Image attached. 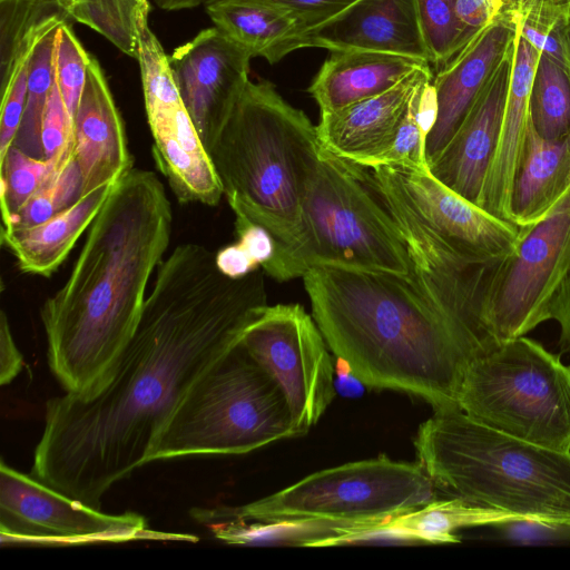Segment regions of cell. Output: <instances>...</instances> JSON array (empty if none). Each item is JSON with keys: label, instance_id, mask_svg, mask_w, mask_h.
I'll return each instance as SVG.
<instances>
[{"label": "cell", "instance_id": "cell-19", "mask_svg": "<svg viewBox=\"0 0 570 570\" xmlns=\"http://www.w3.org/2000/svg\"><path fill=\"white\" fill-rule=\"evenodd\" d=\"M433 77L426 66L381 95L321 112L316 130L322 149L366 168L390 145L414 92Z\"/></svg>", "mask_w": 570, "mask_h": 570}, {"label": "cell", "instance_id": "cell-46", "mask_svg": "<svg viewBox=\"0 0 570 570\" xmlns=\"http://www.w3.org/2000/svg\"><path fill=\"white\" fill-rule=\"evenodd\" d=\"M335 389L336 392L346 396L355 397L362 394L363 387L362 382L351 372L350 367L345 362L340 358L335 360Z\"/></svg>", "mask_w": 570, "mask_h": 570}, {"label": "cell", "instance_id": "cell-32", "mask_svg": "<svg viewBox=\"0 0 570 570\" xmlns=\"http://www.w3.org/2000/svg\"><path fill=\"white\" fill-rule=\"evenodd\" d=\"M55 17L73 23L59 0H0V80L8 75L22 40Z\"/></svg>", "mask_w": 570, "mask_h": 570}, {"label": "cell", "instance_id": "cell-36", "mask_svg": "<svg viewBox=\"0 0 570 570\" xmlns=\"http://www.w3.org/2000/svg\"><path fill=\"white\" fill-rule=\"evenodd\" d=\"M423 85L412 96L390 145L368 164L367 169L390 167L402 170H430L425 157L426 138L416 118L417 99Z\"/></svg>", "mask_w": 570, "mask_h": 570}, {"label": "cell", "instance_id": "cell-39", "mask_svg": "<svg viewBox=\"0 0 570 570\" xmlns=\"http://www.w3.org/2000/svg\"><path fill=\"white\" fill-rule=\"evenodd\" d=\"M275 8L296 20L303 32L328 21L357 0H244Z\"/></svg>", "mask_w": 570, "mask_h": 570}, {"label": "cell", "instance_id": "cell-13", "mask_svg": "<svg viewBox=\"0 0 570 570\" xmlns=\"http://www.w3.org/2000/svg\"><path fill=\"white\" fill-rule=\"evenodd\" d=\"M361 168L362 176L380 196L402 205L445 248L476 262H493L512 254L519 227L501 220L440 183L430 170L390 167Z\"/></svg>", "mask_w": 570, "mask_h": 570}, {"label": "cell", "instance_id": "cell-34", "mask_svg": "<svg viewBox=\"0 0 570 570\" xmlns=\"http://www.w3.org/2000/svg\"><path fill=\"white\" fill-rule=\"evenodd\" d=\"M81 174L75 158L52 176L2 229L38 225L70 206L81 196Z\"/></svg>", "mask_w": 570, "mask_h": 570}, {"label": "cell", "instance_id": "cell-15", "mask_svg": "<svg viewBox=\"0 0 570 570\" xmlns=\"http://www.w3.org/2000/svg\"><path fill=\"white\" fill-rule=\"evenodd\" d=\"M514 51L515 42L489 78L456 134L429 167L440 183L478 206L500 142Z\"/></svg>", "mask_w": 570, "mask_h": 570}, {"label": "cell", "instance_id": "cell-12", "mask_svg": "<svg viewBox=\"0 0 570 570\" xmlns=\"http://www.w3.org/2000/svg\"><path fill=\"white\" fill-rule=\"evenodd\" d=\"M240 343L282 387L297 435H305L336 394L335 365L314 318L299 304L267 305Z\"/></svg>", "mask_w": 570, "mask_h": 570}, {"label": "cell", "instance_id": "cell-35", "mask_svg": "<svg viewBox=\"0 0 570 570\" xmlns=\"http://www.w3.org/2000/svg\"><path fill=\"white\" fill-rule=\"evenodd\" d=\"M72 23H62L56 38L55 80L67 111L75 120L91 56L76 37Z\"/></svg>", "mask_w": 570, "mask_h": 570}, {"label": "cell", "instance_id": "cell-9", "mask_svg": "<svg viewBox=\"0 0 570 570\" xmlns=\"http://www.w3.org/2000/svg\"><path fill=\"white\" fill-rule=\"evenodd\" d=\"M458 405L491 429L570 452V366L525 335L468 362Z\"/></svg>", "mask_w": 570, "mask_h": 570}, {"label": "cell", "instance_id": "cell-7", "mask_svg": "<svg viewBox=\"0 0 570 570\" xmlns=\"http://www.w3.org/2000/svg\"><path fill=\"white\" fill-rule=\"evenodd\" d=\"M297 436L282 387L239 341L176 405L155 438L147 463L244 454Z\"/></svg>", "mask_w": 570, "mask_h": 570}, {"label": "cell", "instance_id": "cell-29", "mask_svg": "<svg viewBox=\"0 0 570 570\" xmlns=\"http://www.w3.org/2000/svg\"><path fill=\"white\" fill-rule=\"evenodd\" d=\"M73 22L107 38L125 55L137 58L135 19L146 0H59Z\"/></svg>", "mask_w": 570, "mask_h": 570}, {"label": "cell", "instance_id": "cell-4", "mask_svg": "<svg viewBox=\"0 0 570 570\" xmlns=\"http://www.w3.org/2000/svg\"><path fill=\"white\" fill-rule=\"evenodd\" d=\"M322 151L316 126L301 109L272 82L249 80L209 157L235 217L264 227L281 248L297 238Z\"/></svg>", "mask_w": 570, "mask_h": 570}, {"label": "cell", "instance_id": "cell-21", "mask_svg": "<svg viewBox=\"0 0 570 570\" xmlns=\"http://www.w3.org/2000/svg\"><path fill=\"white\" fill-rule=\"evenodd\" d=\"M540 53L517 27L514 61L500 142L479 203L485 212L510 224L511 187L530 120V92Z\"/></svg>", "mask_w": 570, "mask_h": 570}, {"label": "cell", "instance_id": "cell-47", "mask_svg": "<svg viewBox=\"0 0 570 570\" xmlns=\"http://www.w3.org/2000/svg\"><path fill=\"white\" fill-rule=\"evenodd\" d=\"M207 0H155L156 4L166 11L191 9L205 3Z\"/></svg>", "mask_w": 570, "mask_h": 570}, {"label": "cell", "instance_id": "cell-26", "mask_svg": "<svg viewBox=\"0 0 570 570\" xmlns=\"http://www.w3.org/2000/svg\"><path fill=\"white\" fill-rule=\"evenodd\" d=\"M504 9L535 49L570 68L569 0H505Z\"/></svg>", "mask_w": 570, "mask_h": 570}, {"label": "cell", "instance_id": "cell-41", "mask_svg": "<svg viewBox=\"0 0 570 570\" xmlns=\"http://www.w3.org/2000/svg\"><path fill=\"white\" fill-rule=\"evenodd\" d=\"M504 6L505 0H455V13L464 31L473 37L495 20Z\"/></svg>", "mask_w": 570, "mask_h": 570}, {"label": "cell", "instance_id": "cell-33", "mask_svg": "<svg viewBox=\"0 0 570 570\" xmlns=\"http://www.w3.org/2000/svg\"><path fill=\"white\" fill-rule=\"evenodd\" d=\"M429 52L436 72L448 65L469 42L470 37L455 13V0H414Z\"/></svg>", "mask_w": 570, "mask_h": 570}, {"label": "cell", "instance_id": "cell-1", "mask_svg": "<svg viewBox=\"0 0 570 570\" xmlns=\"http://www.w3.org/2000/svg\"><path fill=\"white\" fill-rule=\"evenodd\" d=\"M265 272L233 278L194 243L161 261L138 326L94 393L46 403L31 475L101 510L117 482L147 464L160 429L189 391L267 306Z\"/></svg>", "mask_w": 570, "mask_h": 570}, {"label": "cell", "instance_id": "cell-31", "mask_svg": "<svg viewBox=\"0 0 570 570\" xmlns=\"http://www.w3.org/2000/svg\"><path fill=\"white\" fill-rule=\"evenodd\" d=\"M149 11L150 6L146 0L138 8L135 19L137 60L140 67L145 107L180 100L169 56L149 28Z\"/></svg>", "mask_w": 570, "mask_h": 570}, {"label": "cell", "instance_id": "cell-27", "mask_svg": "<svg viewBox=\"0 0 570 570\" xmlns=\"http://www.w3.org/2000/svg\"><path fill=\"white\" fill-rule=\"evenodd\" d=\"M530 121L544 139L570 136V68L542 53L531 86Z\"/></svg>", "mask_w": 570, "mask_h": 570}, {"label": "cell", "instance_id": "cell-22", "mask_svg": "<svg viewBox=\"0 0 570 570\" xmlns=\"http://www.w3.org/2000/svg\"><path fill=\"white\" fill-rule=\"evenodd\" d=\"M114 186L106 185L80 196L70 206L38 225L1 228V244L16 258L22 273L50 277L91 226Z\"/></svg>", "mask_w": 570, "mask_h": 570}, {"label": "cell", "instance_id": "cell-44", "mask_svg": "<svg viewBox=\"0 0 570 570\" xmlns=\"http://www.w3.org/2000/svg\"><path fill=\"white\" fill-rule=\"evenodd\" d=\"M551 320L560 326L559 347L570 352V273L561 286L551 309Z\"/></svg>", "mask_w": 570, "mask_h": 570}, {"label": "cell", "instance_id": "cell-23", "mask_svg": "<svg viewBox=\"0 0 570 570\" xmlns=\"http://www.w3.org/2000/svg\"><path fill=\"white\" fill-rule=\"evenodd\" d=\"M570 188V136L549 140L531 121L510 194L513 225L524 227L541 219Z\"/></svg>", "mask_w": 570, "mask_h": 570}, {"label": "cell", "instance_id": "cell-20", "mask_svg": "<svg viewBox=\"0 0 570 570\" xmlns=\"http://www.w3.org/2000/svg\"><path fill=\"white\" fill-rule=\"evenodd\" d=\"M426 66L430 63L386 52L332 51L313 78L308 92L321 112H331L381 95Z\"/></svg>", "mask_w": 570, "mask_h": 570}, {"label": "cell", "instance_id": "cell-40", "mask_svg": "<svg viewBox=\"0 0 570 570\" xmlns=\"http://www.w3.org/2000/svg\"><path fill=\"white\" fill-rule=\"evenodd\" d=\"M237 243L245 249L257 267H262L275 254V240L264 227L243 217H235Z\"/></svg>", "mask_w": 570, "mask_h": 570}, {"label": "cell", "instance_id": "cell-25", "mask_svg": "<svg viewBox=\"0 0 570 570\" xmlns=\"http://www.w3.org/2000/svg\"><path fill=\"white\" fill-rule=\"evenodd\" d=\"M204 4L215 27L253 58L274 65L296 50L295 41L303 30L296 20L275 8L244 0H207Z\"/></svg>", "mask_w": 570, "mask_h": 570}, {"label": "cell", "instance_id": "cell-30", "mask_svg": "<svg viewBox=\"0 0 570 570\" xmlns=\"http://www.w3.org/2000/svg\"><path fill=\"white\" fill-rule=\"evenodd\" d=\"M59 171L50 159L33 157L12 146L0 163L2 225Z\"/></svg>", "mask_w": 570, "mask_h": 570}, {"label": "cell", "instance_id": "cell-43", "mask_svg": "<svg viewBox=\"0 0 570 570\" xmlns=\"http://www.w3.org/2000/svg\"><path fill=\"white\" fill-rule=\"evenodd\" d=\"M216 263L225 275L233 278L243 277L258 268L237 242L219 249Z\"/></svg>", "mask_w": 570, "mask_h": 570}, {"label": "cell", "instance_id": "cell-14", "mask_svg": "<svg viewBox=\"0 0 570 570\" xmlns=\"http://www.w3.org/2000/svg\"><path fill=\"white\" fill-rule=\"evenodd\" d=\"M252 58L217 27L202 30L169 56L180 99L208 154L249 81Z\"/></svg>", "mask_w": 570, "mask_h": 570}, {"label": "cell", "instance_id": "cell-28", "mask_svg": "<svg viewBox=\"0 0 570 570\" xmlns=\"http://www.w3.org/2000/svg\"><path fill=\"white\" fill-rule=\"evenodd\" d=\"M59 27L50 30L36 46L30 59L26 107L13 146L28 155L43 157L41 127L50 89L55 80V47Z\"/></svg>", "mask_w": 570, "mask_h": 570}, {"label": "cell", "instance_id": "cell-3", "mask_svg": "<svg viewBox=\"0 0 570 570\" xmlns=\"http://www.w3.org/2000/svg\"><path fill=\"white\" fill-rule=\"evenodd\" d=\"M302 277L327 346L365 387L459 409L472 355L410 275L316 266Z\"/></svg>", "mask_w": 570, "mask_h": 570}, {"label": "cell", "instance_id": "cell-42", "mask_svg": "<svg viewBox=\"0 0 570 570\" xmlns=\"http://www.w3.org/2000/svg\"><path fill=\"white\" fill-rule=\"evenodd\" d=\"M22 367L23 356L12 336L8 316L2 311L0 317V384L11 383Z\"/></svg>", "mask_w": 570, "mask_h": 570}, {"label": "cell", "instance_id": "cell-8", "mask_svg": "<svg viewBox=\"0 0 570 570\" xmlns=\"http://www.w3.org/2000/svg\"><path fill=\"white\" fill-rule=\"evenodd\" d=\"M438 487L419 462L385 455L325 469L239 507L195 508L208 527L224 521L368 523L392 519L438 499Z\"/></svg>", "mask_w": 570, "mask_h": 570}, {"label": "cell", "instance_id": "cell-2", "mask_svg": "<svg viewBox=\"0 0 570 570\" xmlns=\"http://www.w3.org/2000/svg\"><path fill=\"white\" fill-rule=\"evenodd\" d=\"M171 223L155 173L132 168L112 187L68 278L40 311L49 368L65 393L90 395L111 373L138 326Z\"/></svg>", "mask_w": 570, "mask_h": 570}, {"label": "cell", "instance_id": "cell-45", "mask_svg": "<svg viewBox=\"0 0 570 570\" xmlns=\"http://www.w3.org/2000/svg\"><path fill=\"white\" fill-rule=\"evenodd\" d=\"M439 112L438 95L432 80L426 81L419 95L416 118L422 134L428 137L433 129Z\"/></svg>", "mask_w": 570, "mask_h": 570}, {"label": "cell", "instance_id": "cell-37", "mask_svg": "<svg viewBox=\"0 0 570 570\" xmlns=\"http://www.w3.org/2000/svg\"><path fill=\"white\" fill-rule=\"evenodd\" d=\"M43 157L50 159L57 170H62L75 157L73 121L59 92L56 80L49 92L42 127Z\"/></svg>", "mask_w": 570, "mask_h": 570}, {"label": "cell", "instance_id": "cell-6", "mask_svg": "<svg viewBox=\"0 0 570 570\" xmlns=\"http://www.w3.org/2000/svg\"><path fill=\"white\" fill-rule=\"evenodd\" d=\"M316 266L411 274L401 233L366 188L361 168L325 150L304 198L296 240L276 248L262 268L285 282Z\"/></svg>", "mask_w": 570, "mask_h": 570}, {"label": "cell", "instance_id": "cell-5", "mask_svg": "<svg viewBox=\"0 0 570 570\" xmlns=\"http://www.w3.org/2000/svg\"><path fill=\"white\" fill-rule=\"evenodd\" d=\"M414 445L417 462L450 497L521 519L570 521V452L513 438L460 409L434 411Z\"/></svg>", "mask_w": 570, "mask_h": 570}, {"label": "cell", "instance_id": "cell-16", "mask_svg": "<svg viewBox=\"0 0 570 570\" xmlns=\"http://www.w3.org/2000/svg\"><path fill=\"white\" fill-rule=\"evenodd\" d=\"M515 38V20L503 9L433 77L439 112L425 142L429 167L456 134L489 78L514 46Z\"/></svg>", "mask_w": 570, "mask_h": 570}, {"label": "cell", "instance_id": "cell-48", "mask_svg": "<svg viewBox=\"0 0 570 570\" xmlns=\"http://www.w3.org/2000/svg\"><path fill=\"white\" fill-rule=\"evenodd\" d=\"M570 1V0H569Z\"/></svg>", "mask_w": 570, "mask_h": 570}, {"label": "cell", "instance_id": "cell-38", "mask_svg": "<svg viewBox=\"0 0 570 570\" xmlns=\"http://www.w3.org/2000/svg\"><path fill=\"white\" fill-rule=\"evenodd\" d=\"M494 538L514 544L570 543V521L514 519L489 525Z\"/></svg>", "mask_w": 570, "mask_h": 570}, {"label": "cell", "instance_id": "cell-11", "mask_svg": "<svg viewBox=\"0 0 570 570\" xmlns=\"http://www.w3.org/2000/svg\"><path fill=\"white\" fill-rule=\"evenodd\" d=\"M0 534L2 544L73 546L120 543L138 539L195 542L191 534L148 529L135 512L106 514L50 488L31 474L0 464Z\"/></svg>", "mask_w": 570, "mask_h": 570}, {"label": "cell", "instance_id": "cell-18", "mask_svg": "<svg viewBox=\"0 0 570 570\" xmlns=\"http://www.w3.org/2000/svg\"><path fill=\"white\" fill-rule=\"evenodd\" d=\"M73 136L81 196L115 185L134 168L122 118L104 70L92 56L73 120Z\"/></svg>", "mask_w": 570, "mask_h": 570}, {"label": "cell", "instance_id": "cell-10", "mask_svg": "<svg viewBox=\"0 0 570 570\" xmlns=\"http://www.w3.org/2000/svg\"><path fill=\"white\" fill-rule=\"evenodd\" d=\"M570 273V188L538 222L519 227V239L491 283L483 312L497 345L551 320L553 302Z\"/></svg>", "mask_w": 570, "mask_h": 570}, {"label": "cell", "instance_id": "cell-17", "mask_svg": "<svg viewBox=\"0 0 570 570\" xmlns=\"http://www.w3.org/2000/svg\"><path fill=\"white\" fill-rule=\"evenodd\" d=\"M365 50L430 63L414 0H357L328 21L302 32L295 49Z\"/></svg>", "mask_w": 570, "mask_h": 570}, {"label": "cell", "instance_id": "cell-24", "mask_svg": "<svg viewBox=\"0 0 570 570\" xmlns=\"http://www.w3.org/2000/svg\"><path fill=\"white\" fill-rule=\"evenodd\" d=\"M514 519L521 518L449 495L392 519L373 522L368 531L374 540L458 543L461 539L456 532L461 529L489 527Z\"/></svg>", "mask_w": 570, "mask_h": 570}]
</instances>
